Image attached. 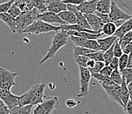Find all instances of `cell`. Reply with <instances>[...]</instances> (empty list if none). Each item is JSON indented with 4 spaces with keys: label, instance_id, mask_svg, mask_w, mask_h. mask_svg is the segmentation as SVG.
Wrapping results in <instances>:
<instances>
[{
    "label": "cell",
    "instance_id": "12",
    "mask_svg": "<svg viewBox=\"0 0 132 114\" xmlns=\"http://www.w3.org/2000/svg\"><path fill=\"white\" fill-rule=\"evenodd\" d=\"M38 19L45 22L47 23H58L59 25H65V22L59 17L57 14L54 13L46 11V12L39 13L38 15Z\"/></svg>",
    "mask_w": 132,
    "mask_h": 114
},
{
    "label": "cell",
    "instance_id": "25",
    "mask_svg": "<svg viewBox=\"0 0 132 114\" xmlns=\"http://www.w3.org/2000/svg\"><path fill=\"white\" fill-rule=\"evenodd\" d=\"M33 106H17L10 109V114H31L33 111Z\"/></svg>",
    "mask_w": 132,
    "mask_h": 114
},
{
    "label": "cell",
    "instance_id": "1",
    "mask_svg": "<svg viewBox=\"0 0 132 114\" xmlns=\"http://www.w3.org/2000/svg\"><path fill=\"white\" fill-rule=\"evenodd\" d=\"M46 84L41 83L33 86L27 92L20 96L19 106L32 105L36 106L41 103L45 98V90Z\"/></svg>",
    "mask_w": 132,
    "mask_h": 114
},
{
    "label": "cell",
    "instance_id": "3",
    "mask_svg": "<svg viewBox=\"0 0 132 114\" xmlns=\"http://www.w3.org/2000/svg\"><path fill=\"white\" fill-rule=\"evenodd\" d=\"M40 13L36 8L29 11L21 12L16 18V33L18 34H22L23 31L29 25L38 19V15Z\"/></svg>",
    "mask_w": 132,
    "mask_h": 114
},
{
    "label": "cell",
    "instance_id": "52",
    "mask_svg": "<svg viewBox=\"0 0 132 114\" xmlns=\"http://www.w3.org/2000/svg\"><path fill=\"white\" fill-rule=\"evenodd\" d=\"M95 63H96V61H95L94 60L91 59H89L88 61H87V63H86V67H87L88 69H92V68H93L94 66Z\"/></svg>",
    "mask_w": 132,
    "mask_h": 114
},
{
    "label": "cell",
    "instance_id": "19",
    "mask_svg": "<svg viewBox=\"0 0 132 114\" xmlns=\"http://www.w3.org/2000/svg\"><path fill=\"white\" fill-rule=\"evenodd\" d=\"M0 19L3 21L11 29L13 33H16V19L7 13L0 14Z\"/></svg>",
    "mask_w": 132,
    "mask_h": 114
},
{
    "label": "cell",
    "instance_id": "47",
    "mask_svg": "<svg viewBox=\"0 0 132 114\" xmlns=\"http://www.w3.org/2000/svg\"><path fill=\"white\" fill-rule=\"evenodd\" d=\"M109 66L112 68V69H118L119 67V58L117 57H113L112 59V60L111 61L110 63H109Z\"/></svg>",
    "mask_w": 132,
    "mask_h": 114
},
{
    "label": "cell",
    "instance_id": "2",
    "mask_svg": "<svg viewBox=\"0 0 132 114\" xmlns=\"http://www.w3.org/2000/svg\"><path fill=\"white\" fill-rule=\"evenodd\" d=\"M69 38V35L67 33V31L61 30V31L56 32V34L53 36L51 45L48 49V53L40 61V64H43L48 59L54 58L59 49H61L62 47L68 44Z\"/></svg>",
    "mask_w": 132,
    "mask_h": 114
},
{
    "label": "cell",
    "instance_id": "27",
    "mask_svg": "<svg viewBox=\"0 0 132 114\" xmlns=\"http://www.w3.org/2000/svg\"><path fill=\"white\" fill-rule=\"evenodd\" d=\"M91 72V77H94L95 79H96L99 82H100L101 85H112L114 84L112 79L110 78V77H106L103 75L100 74V72H94L92 71H90Z\"/></svg>",
    "mask_w": 132,
    "mask_h": 114
},
{
    "label": "cell",
    "instance_id": "21",
    "mask_svg": "<svg viewBox=\"0 0 132 114\" xmlns=\"http://www.w3.org/2000/svg\"><path fill=\"white\" fill-rule=\"evenodd\" d=\"M120 98L121 99V102H122L123 104V109H125L127 105V102L129 100V91L127 89V84L126 82V80L123 77V81L121 82V85H120Z\"/></svg>",
    "mask_w": 132,
    "mask_h": 114
},
{
    "label": "cell",
    "instance_id": "29",
    "mask_svg": "<svg viewBox=\"0 0 132 114\" xmlns=\"http://www.w3.org/2000/svg\"><path fill=\"white\" fill-rule=\"evenodd\" d=\"M110 78L112 79V80L114 83L117 84V85H121V82L123 81L122 75H121V71L119 70L118 68L113 70L110 76Z\"/></svg>",
    "mask_w": 132,
    "mask_h": 114
},
{
    "label": "cell",
    "instance_id": "13",
    "mask_svg": "<svg viewBox=\"0 0 132 114\" xmlns=\"http://www.w3.org/2000/svg\"><path fill=\"white\" fill-rule=\"evenodd\" d=\"M47 11L58 14L61 11L67 10V4L61 0H47L46 2Z\"/></svg>",
    "mask_w": 132,
    "mask_h": 114
},
{
    "label": "cell",
    "instance_id": "43",
    "mask_svg": "<svg viewBox=\"0 0 132 114\" xmlns=\"http://www.w3.org/2000/svg\"><path fill=\"white\" fill-rule=\"evenodd\" d=\"M104 66H105V63L104 61H96L94 67L90 69H88L92 72H99Z\"/></svg>",
    "mask_w": 132,
    "mask_h": 114
},
{
    "label": "cell",
    "instance_id": "20",
    "mask_svg": "<svg viewBox=\"0 0 132 114\" xmlns=\"http://www.w3.org/2000/svg\"><path fill=\"white\" fill-rule=\"evenodd\" d=\"M61 30H63L66 31L73 30L76 31V32H87V33H92V34H99L98 33H96V32L92 30L84 28V27L78 25V24H74V25H68V24H65V25H61Z\"/></svg>",
    "mask_w": 132,
    "mask_h": 114
},
{
    "label": "cell",
    "instance_id": "41",
    "mask_svg": "<svg viewBox=\"0 0 132 114\" xmlns=\"http://www.w3.org/2000/svg\"><path fill=\"white\" fill-rule=\"evenodd\" d=\"M118 40H119V39L114 44V46H113V56H114L115 57H117V58H120L123 54V49L121 48V46H120L119 42H118Z\"/></svg>",
    "mask_w": 132,
    "mask_h": 114
},
{
    "label": "cell",
    "instance_id": "14",
    "mask_svg": "<svg viewBox=\"0 0 132 114\" xmlns=\"http://www.w3.org/2000/svg\"><path fill=\"white\" fill-rule=\"evenodd\" d=\"M67 9L72 11L75 13L76 18V24H78V25H80V26H83V27L92 30L91 29V27L89 25L88 23L86 20V19L84 17V13H82L81 11H78V9H76V5H71V4H67Z\"/></svg>",
    "mask_w": 132,
    "mask_h": 114
},
{
    "label": "cell",
    "instance_id": "7",
    "mask_svg": "<svg viewBox=\"0 0 132 114\" xmlns=\"http://www.w3.org/2000/svg\"><path fill=\"white\" fill-rule=\"evenodd\" d=\"M80 68V90L78 97L83 98L87 96L89 94V86L91 79V72L87 67Z\"/></svg>",
    "mask_w": 132,
    "mask_h": 114
},
{
    "label": "cell",
    "instance_id": "55",
    "mask_svg": "<svg viewBox=\"0 0 132 114\" xmlns=\"http://www.w3.org/2000/svg\"><path fill=\"white\" fill-rule=\"evenodd\" d=\"M5 106V103H3V102L1 98H0V107H1V106Z\"/></svg>",
    "mask_w": 132,
    "mask_h": 114
},
{
    "label": "cell",
    "instance_id": "18",
    "mask_svg": "<svg viewBox=\"0 0 132 114\" xmlns=\"http://www.w3.org/2000/svg\"><path fill=\"white\" fill-rule=\"evenodd\" d=\"M59 17L68 25L76 24V18L75 13L69 10H66L58 13Z\"/></svg>",
    "mask_w": 132,
    "mask_h": 114
},
{
    "label": "cell",
    "instance_id": "9",
    "mask_svg": "<svg viewBox=\"0 0 132 114\" xmlns=\"http://www.w3.org/2000/svg\"><path fill=\"white\" fill-rule=\"evenodd\" d=\"M109 17L111 22L114 23L118 20H127L129 19L132 15L126 13L117 5L115 2L112 1L110 11L109 13Z\"/></svg>",
    "mask_w": 132,
    "mask_h": 114
},
{
    "label": "cell",
    "instance_id": "45",
    "mask_svg": "<svg viewBox=\"0 0 132 114\" xmlns=\"http://www.w3.org/2000/svg\"><path fill=\"white\" fill-rule=\"evenodd\" d=\"M112 71H113V69L109 65H105L99 72L104 76L110 77Z\"/></svg>",
    "mask_w": 132,
    "mask_h": 114
},
{
    "label": "cell",
    "instance_id": "37",
    "mask_svg": "<svg viewBox=\"0 0 132 114\" xmlns=\"http://www.w3.org/2000/svg\"><path fill=\"white\" fill-rule=\"evenodd\" d=\"M69 38H70V40L75 44L76 46H79V47H82L84 46V44H85L86 41L87 40L86 38H84L79 37V36H76L70 35L69 36Z\"/></svg>",
    "mask_w": 132,
    "mask_h": 114
},
{
    "label": "cell",
    "instance_id": "28",
    "mask_svg": "<svg viewBox=\"0 0 132 114\" xmlns=\"http://www.w3.org/2000/svg\"><path fill=\"white\" fill-rule=\"evenodd\" d=\"M116 30L117 26H116L114 23L110 22V23L104 24L101 33H103L104 35L110 36L113 35L116 31Z\"/></svg>",
    "mask_w": 132,
    "mask_h": 114
},
{
    "label": "cell",
    "instance_id": "50",
    "mask_svg": "<svg viewBox=\"0 0 132 114\" xmlns=\"http://www.w3.org/2000/svg\"><path fill=\"white\" fill-rule=\"evenodd\" d=\"M125 112L127 114H132V101L129 100L127 102L126 107L124 109Z\"/></svg>",
    "mask_w": 132,
    "mask_h": 114
},
{
    "label": "cell",
    "instance_id": "30",
    "mask_svg": "<svg viewBox=\"0 0 132 114\" xmlns=\"http://www.w3.org/2000/svg\"><path fill=\"white\" fill-rule=\"evenodd\" d=\"M34 8L39 10L40 13L47 11L46 0H31Z\"/></svg>",
    "mask_w": 132,
    "mask_h": 114
},
{
    "label": "cell",
    "instance_id": "57",
    "mask_svg": "<svg viewBox=\"0 0 132 114\" xmlns=\"http://www.w3.org/2000/svg\"><path fill=\"white\" fill-rule=\"evenodd\" d=\"M131 32H132V30H131Z\"/></svg>",
    "mask_w": 132,
    "mask_h": 114
},
{
    "label": "cell",
    "instance_id": "6",
    "mask_svg": "<svg viewBox=\"0 0 132 114\" xmlns=\"http://www.w3.org/2000/svg\"><path fill=\"white\" fill-rule=\"evenodd\" d=\"M17 72H11L6 69L0 67V88L11 90L13 86H15V78Z\"/></svg>",
    "mask_w": 132,
    "mask_h": 114
},
{
    "label": "cell",
    "instance_id": "40",
    "mask_svg": "<svg viewBox=\"0 0 132 114\" xmlns=\"http://www.w3.org/2000/svg\"><path fill=\"white\" fill-rule=\"evenodd\" d=\"M127 62H128V55L123 54L119 58V67H118V69L120 71H123L127 67Z\"/></svg>",
    "mask_w": 132,
    "mask_h": 114
},
{
    "label": "cell",
    "instance_id": "39",
    "mask_svg": "<svg viewBox=\"0 0 132 114\" xmlns=\"http://www.w3.org/2000/svg\"><path fill=\"white\" fill-rule=\"evenodd\" d=\"M7 13H9L10 15L12 16L13 17H14V18L16 19V18L21 13V11L20 9L16 5L15 3H13L12 5H11V6L10 7L9 10H8Z\"/></svg>",
    "mask_w": 132,
    "mask_h": 114
},
{
    "label": "cell",
    "instance_id": "56",
    "mask_svg": "<svg viewBox=\"0 0 132 114\" xmlns=\"http://www.w3.org/2000/svg\"><path fill=\"white\" fill-rule=\"evenodd\" d=\"M61 1H62H62H64V0H61Z\"/></svg>",
    "mask_w": 132,
    "mask_h": 114
},
{
    "label": "cell",
    "instance_id": "26",
    "mask_svg": "<svg viewBox=\"0 0 132 114\" xmlns=\"http://www.w3.org/2000/svg\"><path fill=\"white\" fill-rule=\"evenodd\" d=\"M14 3L20 9L21 12L31 11L34 8L31 0H15Z\"/></svg>",
    "mask_w": 132,
    "mask_h": 114
},
{
    "label": "cell",
    "instance_id": "32",
    "mask_svg": "<svg viewBox=\"0 0 132 114\" xmlns=\"http://www.w3.org/2000/svg\"><path fill=\"white\" fill-rule=\"evenodd\" d=\"M132 41V32H128L127 33H126V34L123 36L122 37L119 38L118 40V42L120 44V45L121 46L122 49L125 48V47L127 46L129 42H131Z\"/></svg>",
    "mask_w": 132,
    "mask_h": 114
},
{
    "label": "cell",
    "instance_id": "49",
    "mask_svg": "<svg viewBox=\"0 0 132 114\" xmlns=\"http://www.w3.org/2000/svg\"><path fill=\"white\" fill-rule=\"evenodd\" d=\"M66 106L69 108H75L77 106V102L73 99H69L66 101Z\"/></svg>",
    "mask_w": 132,
    "mask_h": 114
},
{
    "label": "cell",
    "instance_id": "8",
    "mask_svg": "<svg viewBox=\"0 0 132 114\" xmlns=\"http://www.w3.org/2000/svg\"><path fill=\"white\" fill-rule=\"evenodd\" d=\"M0 98L9 109H11L19 104L20 96L12 94L11 90L0 88Z\"/></svg>",
    "mask_w": 132,
    "mask_h": 114
},
{
    "label": "cell",
    "instance_id": "46",
    "mask_svg": "<svg viewBox=\"0 0 132 114\" xmlns=\"http://www.w3.org/2000/svg\"><path fill=\"white\" fill-rule=\"evenodd\" d=\"M86 1H87V0H64L62 1V2L65 4H71V5L78 6Z\"/></svg>",
    "mask_w": 132,
    "mask_h": 114
},
{
    "label": "cell",
    "instance_id": "15",
    "mask_svg": "<svg viewBox=\"0 0 132 114\" xmlns=\"http://www.w3.org/2000/svg\"><path fill=\"white\" fill-rule=\"evenodd\" d=\"M99 0H90L83 2L82 4L76 6V9L81 11L82 13H94L96 11V4Z\"/></svg>",
    "mask_w": 132,
    "mask_h": 114
},
{
    "label": "cell",
    "instance_id": "4",
    "mask_svg": "<svg viewBox=\"0 0 132 114\" xmlns=\"http://www.w3.org/2000/svg\"><path fill=\"white\" fill-rule=\"evenodd\" d=\"M59 100L56 96H52L44 98L41 103L36 105L32 111L33 114H51L59 108Z\"/></svg>",
    "mask_w": 132,
    "mask_h": 114
},
{
    "label": "cell",
    "instance_id": "23",
    "mask_svg": "<svg viewBox=\"0 0 132 114\" xmlns=\"http://www.w3.org/2000/svg\"><path fill=\"white\" fill-rule=\"evenodd\" d=\"M112 0H99L96 4V11L102 13L109 14L111 9Z\"/></svg>",
    "mask_w": 132,
    "mask_h": 114
},
{
    "label": "cell",
    "instance_id": "48",
    "mask_svg": "<svg viewBox=\"0 0 132 114\" xmlns=\"http://www.w3.org/2000/svg\"><path fill=\"white\" fill-rule=\"evenodd\" d=\"M123 54H126L127 55H129V54H131L132 53V41L131 42H129L128 44L123 49Z\"/></svg>",
    "mask_w": 132,
    "mask_h": 114
},
{
    "label": "cell",
    "instance_id": "51",
    "mask_svg": "<svg viewBox=\"0 0 132 114\" xmlns=\"http://www.w3.org/2000/svg\"><path fill=\"white\" fill-rule=\"evenodd\" d=\"M10 109H8L6 106L0 107V114H10Z\"/></svg>",
    "mask_w": 132,
    "mask_h": 114
},
{
    "label": "cell",
    "instance_id": "54",
    "mask_svg": "<svg viewBox=\"0 0 132 114\" xmlns=\"http://www.w3.org/2000/svg\"><path fill=\"white\" fill-rule=\"evenodd\" d=\"M127 68H132V53L128 55V62Z\"/></svg>",
    "mask_w": 132,
    "mask_h": 114
},
{
    "label": "cell",
    "instance_id": "17",
    "mask_svg": "<svg viewBox=\"0 0 132 114\" xmlns=\"http://www.w3.org/2000/svg\"><path fill=\"white\" fill-rule=\"evenodd\" d=\"M132 30V17L128 20L126 21L121 25L119 28H117L113 35L117 36L118 38H120Z\"/></svg>",
    "mask_w": 132,
    "mask_h": 114
},
{
    "label": "cell",
    "instance_id": "36",
    "mask_svg": "<svg viewBox=\"0 0 132 114\" xmlns=\"http://www.w3.org/2000/svg\"><path fill=\"white\" fill-rule=\"evenodd\" d=\"M122 77L126 80V82L127 85L132 82V68H127L121 71Z\"/></svg>",
    "mask_w": 132,
    "mask_h": 114
},
{
    "label": "cell",
    "instance_id": "35",
    "mask_svg": "<svg viewBox=\"0 0 132 114\" xmlns=\"http://www.w3.org/2000/svg\"><path fill=\"white\" fill-rule=\"evenodd\" d=\"M94 51L92 49H87V48H82V47H79V46H76L74 48V57L77 56H86V54H91Z\"/></svg>",
    "mask_w": 132,
    "mask_h": 114
},
{
    "label": "cell",
    "instance_id": "5",
    "mask_svg": "<svg viewBox=\"0 0 132 114\" xmlns=\"http://www.w3.org/2000/svg\"><path fill=\"white\" fill-rule=\"evenodd\" d=\"M60 30H61V26H53V25H50V24L47 23L45 22L37 19V20H36L35 21L33 22L31 25H29L23 31V33L39 34H42V33H49V32H51V31L58 32Z\"/></svg>",
    "mask_w": 132,
    "mask_h": 114
},
{
    "label": "cell",
    "instance_id": "33",
    "mask_svg": "<svg viewBox=\"0 0 132 114\" xmlns=\"http://www.w3.org/2000/svg\"><path fill=\"white\" fill-rule=\"evenodd\" d=\"M104 51H94L91 54H86V56L88 57L89 59H93L95 61H104Z\"/></svg>",
    "mask_w": 132,
    "mask_h": 114
},
{
    "label": "cell",
    "instance_id": "53",
    "mask_svg": "<svg viewBox=\"0 0 132 114\" xmlns=\"http://www.w3.org/2000/svg\"><path fill=\"white\" fill-rule=\"evenodd\" d=\"M127 89L129 91V100L132 101V82L127 85Z\"/></svg>",
    "mask_w": 132,
    "mask_h": 114
},
{
    "label": "cell",
    "instance_id": "42",
    "mask_svg": "<svg viewBox=\"0 0 132 114\" xmlns=\"http://www.w3.org/2000/svg\"><path fill=\"white\" fill-rule=\"evenodd\" d=\"M14 2L15 0H10L8 2L0 4V14L4 13H7L10 7Z\"/></svg>",
    "mask_w": 132,
    "mask_h": 114
},
{
    "label": "cell",
    "instance_id": "22",
    "mask_svg": "<svg viewBox=\"0 0 132 114\" xmlns=\"http://www.w3.org/2000/svg\"><path fill=\"white\" fill-rule=\"evenodd\" d=\"M67 33L69 36L73 35L76 36H79V37L84 38L88 39V40H98L99 37L104 35L103 33H99V34H95L89 33L87 32H76V31L73 30H69L67 31Z\"/></svg>",
    "mask_w": 132,
    "mask_h": 114
},
{
    "label": "cell",
    "instance_id": "44",
    "mask_svg": "<svg viewBox=\"0 0 132 114\" xmlns=\"http://www.w3.org/2000/svg\"><path fill=\"white\" fill-rule=\"evenodd\" d=\"M94 13L96 15H97L100 17V19H101V20L103 22V23L104 24L111 22L110 19V17H109L108 14L102 13H100L97 11H96V12H95Z\"/></svg>",
    "mask_w": 132,
    "mask_h": 114
},
{
    "label": "cell",
    "instance_id": "24",
    "mask_svg": "<svg viewBox=\"0 0 132 114\" xmlns=\"http://www.w3.org/2000/svg\"><path fill=\"white\" fill-rule=\"evenodd\" d=\"M120 9L132 15V0H113Z\"/></svg>",
    "mask_w": 132,
    "mask_h": 114
},
{
    "label": "cell",
    "instance_id": "34",
    "mask_svg": "<svg viewBox=\"0 0 132 114\" xmlns=\"http://www.w3.org/2000/svg\"><path fill=\"white\" fill-rule=\"evenodd\" d=\"M113 46H114V44L112 45L108 49L104 51V57L105 65H108L109 63H110L111 61L112 60V59L114 57V56H113Z\"/></svg>",
    "mask_w": 132,
    "mask_h": 114
},
{
    "label": "cell",
    "instance_id": "10",
    "mask_svg": "<svg viewBox=\"0 0 132 114\" xmlns=\"http://www.w3.org/2000/svg\"><path fill=\"white\" fill-rule=\"evenodd\" d=\"M104 90L113 102H116L118 104H120L123 108H124L123 104L120 98V85L114 83L112 85H101Z\"/></svg>",
    "mask_w": 132,
    "mask_h": 114
},
{
    "label": "cell",
    "instance_id": "31",
    "mask_svg": "<svg viewBox=\"0 0 132 114\" xmlns=\"http://www.w3.org/2000/svg\"><path fill=\"white\" fill-rule=\"evenodd\" d=\"M83 48L92 49V50H94V51H100L101 50L100 46L98 44L96 40H88V39H87V40L86 41L85 44H84Z\"/></svg>",
    "mask_w": 132,
    "mask_h": 114
},
{
    "label": "cell",
    "instance_id": "16",
    "mask_svg": "<svg viewBox=\"0 0 132 114\" xmlns=\"http://www.w3.org/2000/svg\"><path fill=\"white\" fill-rule=\"evenodd\" d=\"M118 39L119 38L117 36L112 35L108 36L107 38H98L97 42H98V44L100 45L102 51H105L110 48L112 45L114 44V43L116 42Z\"/></svg>",
    "mask_w": 132,
    "mask_h": 114
},
{
    "label": "cell",
    "instance_id": "38",
    "mask_svg": "<svg viewBox=\"0 0 132 114\" xmlns=\"http://www.w3.org/2000/svg\"><path fill=\"white\" fill-rule=\"evenodd\" d=\"M75 59L79 67H86V63L89 58L86 56H75Z\"/></svg>",
    "mask_w": 132,
    "mask_h": 114
},
{
    "label": "cell",
    "instance_id": "11",
    "mask_svg": "<svg viewBox=\"0 0 132 114\" xmlns=\"http://www.w3.org/2000/svg\"><path fill=\"white\" fill-rule=\"evenodd\" d=\"M84 15L91 27V29L96 33H101L104 23L97 15L95 13H84Z\"/></svg>",
    "mask_w": 132,
    "mask_h": 114
}]
</instances>
